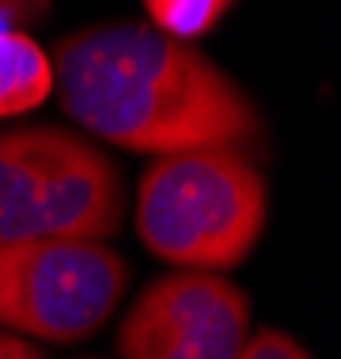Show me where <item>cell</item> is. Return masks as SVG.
<instances>
[{
  "label": "cell",
  "instance_id": "cell-7",
  "mask_svg": "<svg viewBox=\"0 0 341 359\" xmlns=\"http://www.w3.org/2000/svg\"><path fill=\"white\" fill-rule=\"evenodd\" d=\"M237 0H144V11L159 33L173 40H194L212 33Z\"/></svg>",
  "mask_w": 341,
  "mask_h": 359
},
{
  "label": "cell",
  "instance_id": "cell-6",
  "mask_svg": "<svg viewBox=\"0 0 341 359\" xmlns=\"http://www.w3.org/2000/svg\"><path fill=\"white\" fill-rule=\"evenodd\" d=\"M54 90V65L44 47L15 29H0V118L33 111Z\"/></svg>",
  "mask_w": 341,
  "mask_h": 359
},
{
  "label": "cell",
  "instance_id": "cell-3",
  "mask_svg": "<svg viewBox=\"0 0 341 359\" xmlns=\"http://www.w3.org/2000/svg\"><path fill=\"white\" fill-rule=\"evenodd\" d=\"M122 176L98 144L58 126L0 133V248L105 241L122 226Z\"/></svg>",
  "mask_w": 341,
  "mask_h": 359
},
{
  "label": "cell",
  "instance_id": "cell-2",
  "mask_svg": "<svg viewBox=\"0 0 341 359\" xmlns=\"http://www.w3.org/2000/svg\"><path fill=\"white\" fill-rule=\"evenodd\" d=\"M266 226V180L237 147H198L154 158L137 191V233L180 269L241 266Z\"/></svg>",
  "mask_w": 341,
  "mask_h": 359
},
{
  "label": "cell",
  "instance_id": "cell-4",
  "mask_svg": "<svg viewBox=\"0 0 341 359\" xmlns=\"http://www.w3.org/2000/svg\"><path fill=\"white\" fill-rule=\"evenodd\" d=\"M130 284L105 241H22L0 248V327L72 345L98 334Z\"/></svg>",
  "mask_w": 341,
  "mask_h": 359
},
{
  "label": "cell",
  "instance_id": "cell-8",
  "mask_svg": "<svg viewBox=\"0 0 341 359\" xmlns=\"http://www.w3.org/2000/svg\"><path fill=\"white\" fill-rule=\"evenodd\" d=\"M237 359H309V352L291 334L266 327V331H259V334H248Z\"/></svg>",
  "mask_w": 341,
  "mask_h": 359
},
{
  "label": "cell",
  "instance_id": "cell-5",
  "mask_svg": "<svg viewBox=\"0 0 341 359\" xmlns=\"http://www.w3.org/2000/svg\"><path fill=\"white\" fill-rule=\"evenodd\" d=\"M248 294L201 269H176L140 291L119 327L122 359H237L248 341Z\"/></svg>",
  "mask_w": 341,
  "mask_h": 359
},
{
  "label": "cell",
  "instance_id": "cell-1",
  "mask_svg": "<svg viewBox=\"0 0 341 359\" xmlns=\"http://www.w3.org/2000/svg\"><path fill=\"white\" fill-rule=\"evenodd\" d=\"M69 118L137 155L255 144L262 126L244 90L201 50L144 22H105L58 43Z\"/></svg>",
  "mask_w": 341,
  "mask_h": 359
},
{
  "label": "cell",
  "instance_id": "cell-9",
  "mask_svg": "<svg viewBox=\"0 0 341 359\" xmlns=\"http://www.w3.org/2000/svg\"><path fill=\"white\" fill-rule=\"evenodd\" d=\"M0 359H44V352L33 348L29 341H22V338H15V334L0 331Z\"/></svg>",
  "mask_w": 341,
  "mask_h": 359
}]
</instances>
